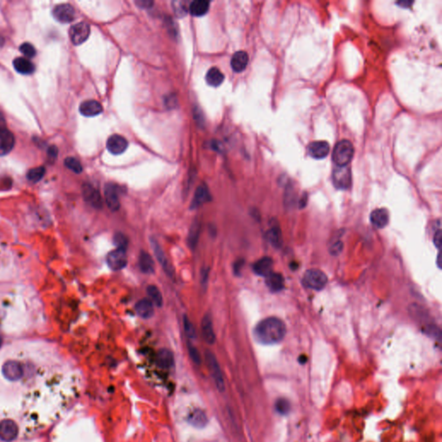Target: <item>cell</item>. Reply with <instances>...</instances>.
Here are the masks:
<instances>
[{
  "label": "cell",
  "instance_id": "cell-1",
  "mask_svg": "<svg viewBox=\"0 0 442 442\" xmlns=\"http://www.w3.org/2000/svg\"><path fill=\"white\" fill-rule=\"evenodd\" d=\"M285 334V323L276 317L266 318L260 321L254 329V336L256 341L263 345L280 342L283 340Z\"/></svg>",
  "mask_w": 442,
  "mask_h": 442
},
{
  "label": "cell",
  "instance_id": "cell-2",
  "mask_svg": "<svg viewBox=\"0 0 442 442\" xmlns=\"http://www.w3.org/2000/svg\"><path fill=\"white\" fill-rule=\"evenodd\" d=\"M354 156V147L349 140H340L333 148V161L338 167L347 166Z\"/></svg>",
  "mask_w": 442,
  "mask_h": 442
},
{
  "label": "cell",
  "instance_id": "cell-3",
  "mask_svg": "<svg viewBox=\"0 0 442 442\" xmlns=\"http://www.w3.org/2000/svg\"><path fill=\"white\" fill-rule=\"evenodd\" d=\"M206 363L209 367V372L211 373L213 379L215 381V385L220 392H224L225 390L224 386V377L221 372V367L219 365L218 360L216 359L215 354L207 351L205 353Z\"/></svg>",
  "mask_w": 442,
  "mask_h": 442
},
{
  "label": "cell",
  "instance_id": "cell-4",
  "mask_svg": "<svg viewBox=\"0 0 442 442\" xmlns=\"http://www.w3.org/2000/svg\"><path fill=\"white\" fill-rule=\"evenodd\" d=\"M302 282L308 288L321 290L327 285V276L321 269H310L305 273Z\"/></svg>",
  "mask_w": 442,
  "mask_h": 442
},
{
  "label": "cell",
  "instance_id": "cell-5",
  "mask_svg": "<svg viewBox=\"0 0 442 442\" xmlns=\"http://www.w3.org/2000/svg\"><path fill=\"white\" fill-rule=\"evenodd\" d=\"M333 185L338 189L346 190L352 185V172L348 166L334 168L332 175Z\"/></svg>",
  "mask_w": 442,
  "mask_h": 442
},
{
  "label": "cell",
  "instance_id": "cell-6",
  "mask_svg": "<svg viewBox=\"0 0 442 442\" xmlns=\"http://www.w3.org/2000/svg\"><path fill=\"white\" fill-rule=\"evenodd\" d=\"M90 31V26L87 22H78L72 26L69 30L71 41L74 45L82 44L89 37Z\"/></svg>",
  "mask_w": 442,
  "mask_h": 442
},
{
  "label": "cell",
  "instance_id": "cell-7",
  "mask_svg": "<svg viewBox=\"0 0 442 442\" xmlns=\"http://www.w3.org/2000/svg\"><path fill=\"white\" fill-rule=\"evenodd\" d=\"M151 244L152 250L154 251L155 256L157 257V261L160 263L161 266L164 268V271L170 277L174 278L175 277V270L170 263V260L168 259V257L164 253V250L160 246V244L157 243V241L154 238H151Z\"/></svg>",
  "mask_w": 442,
  "mask_h": 442
},
{
  "label": "cell",
  "instance_id": "cell-8",
  "mask_svg": "<svg viewBox=\"0 0 442 442\" xmlns=\"http://www.w3.org/2000/svg\"><path fill=\"white\" fill-rule=\"evenodd\" d=\"M106 262L112 270H121L127 264L126 250L116 249L111 251L106 257Z\"/></svg>",
  "mask_w": 442,
  "mask_h": 442
},
{
  "label": "cell",
  "instance_id": "cell-9",
  "mask_svg": "<svg viewBox=\"0 0 442 442\" xmlns=\"http://www.w3.org/2000/svg\"><path fill=\"white\" fill-rule=\"evenodd\" d=\"M82 196L85 202L89 204L93 209H100L102 208V198L100 193L95 188L88 183H85L82 186Z\"/></svg>",
  "mask_w": 442,
  "mask_h": 442
},
{
  "label": "cell",
  "instance_id": "cell-10",
  "mask_svg": "<svg viewBox=\"0 0 442 442\" xmlns=\"http://www.w3.org/2000/svg\"><path fill=\"white\" fill-rule=\"evenodd\" d=\"M53 16L58 22L68 23L74 21L75 17V10L74 7L68 3H61L54 8Z\"/></svg>",
  "mask_w": 442,
  "mask_h": 442
},
{
  "label": "cell",
  "instance_id": "cell-11",
  "mask_svg": "<svg viewBox=\"0 0 442 442\" xmlns=\"http://www.w3.org/2000/svg\"><path fill=\"white\" fill-rule=\"evenodd\" d=\"M19 429L15 422L3 420L0 422V439L3 442H12L18 436Z\"/></svg>",
  "mask_w": 442,
  "mask_h": 442
},
{
  "label": "cell",
  "instance_id": "cell-12",
  "mask_svg": "<svg viewBox=\"0 0 442 442\" xmlns=\"http://www.w3.org/2000/svg\"><path fill=\"white\" fill-rule=\"evenodd\" d=\"M128 147V143L120 135H112L106 142V149L111 154L120 155L124 153Z\"/></svg>",
  "mask_w": 442,
  "mask_h": 442
},
{
  "label": "cell",
  "instance_id": "cell-13",
  "mask_svg": "<svg viewBox=\"0 0 442 442\" xmlns=\"http://www.w3.org/2000/svg\"><path fill=\"white\" fill-rule=\"evenodd\" d=\"M308 154L314 159H323L330 152V145L327 141H314L308 147Z\"/></svg>",
  "mask_w": 442,
  "mask_h": 442
},
{
  "label": "cell",
  "instance_id": "cell-14",
  "mask_svg": "<svg viewBox=\"0 0 442 442\" xmlns=\"http://www.w3.org/2000/svg\"><path fill=\"white\" fill-rule=\"evenodd\" d=\"M15 138L12 133L6 128L0 127V156H6L12 151Z\"/></svg>",
  "mask_w": 442,
  "mask_h": 442
},
{
  "label": "cell",
  "instance_id": "cell-15",
  "mask_svg": "<svg viewBox=\"0 0 442 442\" xmlns=\"http://www.w3.org/2000/svg\"><path fill=\"white\" fill-rule=\"evenodd\" d=\"M105 199L106 205L112 212L118 211L120 208L118 190L114 184L108 183L105 187Z\"/></svg>",
  "mask_w": 442,
  "mask_h": 442
},
{
  "label": "cell",
  "instance_id": "cell-16",
  "mask_svg": "<svg viewBox=\"0 0 442 442\" xmlns=\"http://www.w3.org/2000/svg\"><path fill=\"white\" fill-rule=\"evenodd\" d=\"M102 111L101 104L97 100H86L80 104V112L85 117H95L100 114Z\"/></svg>",
  "mask_w": 442,
  "mask_h": 442
},
{
  "label": "cell",
  "instance_id": "cell-17",
  "mask_svg": "<svg viewBox=\"0 0 442 442\" xmlns=\"http://www.w3.org/2000/svg\"><path fill=\"white\" fill-rule=\"evenodd\" d=\"M272 269L273 261L269 256H264L256 261L253 265L254 272L260 276L267 277L272 273Z\"/></svg>",
  "mask_w": 442,
  "mask_h": 442
},
{
  "label": "cell",
  "instance_id": "cell-18",
  "mask_svg": "<svg viewBox=\"0 0 442 442\" xmlns=\"http://www.w3.org/2000/svg\"><path fill=\"white\" fill-rule=\"evenodd\" d=\"M202 336L206 340V342L211 344V345L215 342L216 337H215L214 326H213V321H212L211 316L209 314H207L202 319Z\"/></svg>",
  "mask_w": 442,
  "mask_h": 442
},
{
  "label": "cell",
  "instance_id": "cell-19",
  "mask_svg": "<svg viewBox=\"0 0 442 442\" xmlns=\"http://www.w3.org/2000/svg\"><path fill=\"white\" fill-rule=\"evenodd\" d=\"M135 310L140 317L149 319L154 314V304L150 299H143L137 302Z\"/></svg>",
  "mask_w": 442,
  "mask_h": 442
},
{
  "label": "cell",
  "instance_id": "cell-20",
  "mask_svg": "<svg viewBox=\"0 0 442 442\" xmlns=\"http://www.w3.org/2000/svg\"><path fill=\"white\" fill-rule=\"evenodd\" d=\"M390 220L389 212L385 209H376L371 214V222L375 227L384 228L387 225Z\"/></svg>",
  "mask_w": 442,
  "mask_h": 442
},
{
  "label": "cell",
  "instance_id": "cell-21",
  "mask_svg": "<svg viewBox=\"0 0 442 442\" xmlns=\"http://www.w3.org/2000/svg\"><path fill=\"white\" fill-rule=\"evenodd\" d=\"M249 62V56L246 52L237 51L231 58V66L235 72L240 73L246 68Z\"/></svg>",
  "mask_w": 442,
  "mask_h": 442
},
{
  "label": "cell",
  "instance_id": "cell-22",
  "mask_svg": "<svg viewBox=\"0 0 442 442\" xmlns=\"http://www.w3.org/2000/svg\"><path fill=\"white\" fill-rule=\"evenodd\" d=\"M211 200V196L209 194V189L205 185H201L196 191L194 196L191 209H197L201 206L203 205L206 202H209Z\"/></svg>",
  "mask_w": 442,
  "mask_h": 442
},
{
  "label": "cell",
  "instance_id": "cell-23",
  "mask_svg": "<svg viewBox=\"0 0 442 442\" xmlns=\"http://www.w3.org/2000/svg\"><path fill=\"white\" fill-rule=\"evenodd\" d=\"M13 67L16 69V72L24 75L32 74L35 72V66L31 61H29L25 58H16L13 61Z\"/></svg>",
  "mask_w": 442,
  "mask_h": 442
},
{
  "label": "cell",
  "instance_id": "cell-24",
  "mask_svg": "<svg viewBox=\"0 0 442 442\" xmlns=\"http://www.w3.org/2000/svg\"><path fill=\"white\" fill-rule=\"evenodd\" d=\"M174 355L173 353L170 352V350L161 349L157 355V365L160 366L161 368L170 369L174 365Z\"/></svg>",
  "mask_w": 442,
  "mask_h": 442
},
{
  "label": "cell",
  "instance_id": "cell-25",
  "mask_svg": "<svg viewBox=\"0 0 442 442\" xmlns=\"http://www.w3.org/2000/svg\"><path fill=\"white\" fill-rule=\"evenodd\" d=\"M224 74L217 67H212L206 75V80L211 87H219L224 81Z\"/></svg>",
  "mask_w": 442,
  "mask_h": 442
},
{
  "label": "cell",
  "instance_id": "cell-26",
  "mask_svg": "<svg viewBox=\"0 0 442 442\" xmlns=\"http://www.w3.org/2000/svg\"><path fill=\"white\" fill-rule=\"evenodd\" d=\"M266 284L271 291H281L284 285V280L281 274L271 273L266 277Z\"/></svg>",
  "mask_w": 442,
  "mask_h": 442
},
{
  "label": "cell",
  "instance_id": "cell-27",
  "mask_svg": "<svg viewBox=\"0 0 442 442\" xmlns=\"http://www.w3.org/2000/svg\"><path fill=\"white\" fill-rule=\"evenodd\" d=\"M209 10V2L205 0H196L189 3V11L193 16H202Z\"/></svg>",
  "mask_w": 442,
  "mask_h": 442
},
{
  "label": "cell",
  "instance_id": "cell-28",
  "mask_svg": "<svg viewBox=\"0 0 442 442\" xmlns=\"http://www.w3.org/2000/svg\"><path fill=\"white\" fill-rule=\"evenodd\" d=\"M139 267L143 272L145 274H151L154 272L155 263L151 255L147 252H141L139 256Z\"/></svg>",
  "mask_w": 442,
  "mask_h": 442
},
{
  "label": "cell",
  "instance_id": "cell-29",
  "mask_svg": "<svg viewBox=\"0 0 442 442\" xmlns=\"http://www.w3.org/2000/svg\"><path fill=\"white\" fill-rule=\"evenodd\" d=\"M266 237L269 243L275 248H280L282 244V231L277 225L270 228L269 231H267Z\"/></svg>",
  "mask_w": 442,
  "mask_h": 442
},
{
  "label": "cell",
  "instance_id": "cell-30",
  "mask_svg": "<svg viewBox=\"0 0 442 442\" xmlns=\"http://www.w3.org/2000/svg\"><path fill=\"white\" fill-rule=\"evenodd\" d=\"M200 234H201V223L198 220H196L193 222L192 225L189 230L188 241H189V245L190 248H192V249L196 248L198 241H199Z\"/></svg>",
  "mask_w": 442,
  "mask_h": 442
},
{
  "label": "cell",
  "instance_id": "cell-31",
  "mask_svg": "<svg viewBox=\"0 0 442 442\" xmlns=\"http://www.w3.org/2000/svg\"><path fill=\"white\" fill-rule=\"evenodd\" d=\"M189 423L196 428H203L208 423V418L202 410H196L189 415Z\"/></svg>",
  "mask_w": 442,
  "mask_h": 442
},
{
  "label": "cell",
  "instance_id": "cell-32",
  "mask_svg": "<svg viewBox=\"0 0 442 442\" xmlns=\"http://www.w3.org/2000/svg\"><path fill=\"white\" fill-rule=\"evenodd\" d=\"M147 293L150 296V300L152 301L153 304L156 305L157 307H162L164 301H163V296L161 294L159 288L157 286L150 285L147 288Z\"/></svg>",
  "mask_w": 442,
  "mask_h": 442
},
{
  "label": "cell",
  "instance_id": "cell-33",
  "mask_svg": "<svg viewBox=\"0 0 442 442\" xmlns=\"http://www.w3.org/2000/svg\"><path fill=\"white\" fill-rule=\"evenodd\" d=\"M45 172H46V170H45L44 167L34 168L28 171L27 179L33 183H38L39 181H41L44 177Z\"/></svg>",
  "mask_w": 442,
  "mask_h": 442
},
{
  "label": "cell",
  "instance_id": "cell-34",
  "mask_svg": "<svg viewBox=\"0 0 442 442\" xmlns=\"http://www.w3.org/2000/svg\"><path fill=\"white\" fill-rule=\"evenodd\" d=\"M173 10L176 15L178 16H186L188 10H189V5H187L185 1H174L172 2Z\"/></svg>",
  "mask_w": 442,
  "mask_h": 442
},
{
  "label": "cell",
  "instance_id": "cell-35",
  "mask_svg": "<svg viewBox=\"0 0 442 442\" xmlns=\"http://www.w3.org/2000/svg\"><path fill=\"white\" fill-rule=\"evenodd\" d=\"M64 164L67 169L74 171V173L80 174L83 170L81 164L74 157H67L65 159Z\"/></svg>",
  "mask_w": 442,
  "mask_h": 442
},
{
  "label": "cell",
  "instance_id": "cell-36",
  "mask_svg": "<svg viewBox=\"0 0 442 442\" xmlns=\"http://www.w3.org/2000/svg\"><path fill=\"white\" fill-rule=\"evenodd\" d=\"M276 410L280 415L285 416L289 413L290 404L285 398H279L276 402Z\"/></svg>",
  "mask_w": 442,
  "mask_h": 442
},
{
  "label": "cell",
  "instance_id": "cell-37",
  "mask_svg": "<svg viewBox=\"0 0 442 442\" xmlns=\"http://www.w3.org/2000/svg\"><path fill=\"white\" fill-rule=\"evenodd\" d=\"M114 243L117 246V249H121V250H126L127 245H128V239L125 234L121 232H117L114 235Z\"/></svg>",
  "mask_w": 442,
  "mask_h": 442
},
{
  "label": "cell",
  "instance_id": "cell-38",
  "mask_svg": "<svg viewBox=\"0 0 442 442\" xmlns=\"http://www.w3.org/2000/svg\"><path fill=\"white\" fill-rule=\"evenodd\" d=\"M20 51L22 55H25L26 57L33 58L36 55L35 48L32 44H30L29 42H24L20 46Z\"/></svg>",
  "mask_w": 442,
  "mask_h": 442
},
{
  "label": "cell",
  "instance_id": "cell-39",
  "mask_svg": "<svg viewBox=\"0 0 442 442\" xmlns=\"http://www.w3.org/2000/svg\"><path fill=\"white\" fill-rule=\"evenodd\" d=\"M183 321H184L183 323H184V329H185L187 336L190 338V339L196 338V330H195V327L193 326L192 322L189 321V318L187 317V316L184 317Z\"/></svg>",
  "mask_w": 442,
  "mask_h": 442
},
{
  "label": "cell",
  "instance_id": "cell-40",
  "mask_svg": "<svg viewBox=\"0 0 442 442\" xmlns=\"http://www.w3.org/2000/svg\"><path fill=\"white\" fill-rule=\"evenodd\" d=\"M189 352L190 358L192 359L193 361L196 363V364L200 365L201 362H202V358H201V355H200L198 350L196 349V347L192 346L191 344H190V345L189 344Z\"/></svg>",
  "mask_w": 442,
  "mask_h": 442
},
{
  "label": "cell",
  "instance_id": "cell-41",
  "mask_svg": "<svg viewBox=\"0 0 442 442\" xmlns=\"http://www.w3.org/2000/svg\"><path fill=\"white\" fill-rule=\"evenodd\" d=\"M343 249V243L340 241H337L336 243H333L331 245L330 252L333 255H339Z\"/></svg>",
  "mask_w": 442,
  "mask_h": 442
},
{
  "label": "cell",
  "instance_id": "cell-42",
  "mask_svg": "<svg viewBox=\"0 0 442 442\" xmlns=\"http://www.w3.org/2000/svg\"><path fill=\"white\" fill-rule=\"evenodd\" d=\"M57 155L58 149L56 146H55V145H52V146L48 148V157L49 159H51V160H55L56 157H57Z\"/></svg>",
  "mask_w": 442,
  "mask_h": 442
},
{
  "label": "cell",
  "instance_id": "cell-43",
  "mask_svg": "<svg viewBox=\"0 0 442 442\" xmlns=\"http://www.w3.org/2000/svg\"><path fill=\"white\" fill-rule=\"evenodd\" d=\"M442 231L439 230V231H437L435 234V236H434V243H435V245H436L437 248H440L441 245H442Z\"/></svg>",
  "mask_w": 442,
  "mask_h": 442
},
{
  "label": "cell",
  "instance_id": "cell-44",
  "mask_svg": "<svg viewBox=\"0 0 442 442\" xmlns=\"http://www.w3.org/2000/svg\"><path fill=\"white\" fill-rule=\"evenodd\" d=\"M136 3L141 8H150L153 4V2L146 1V0H139V1H137Z\"/></svg>",
  "mask_w": 442,
  "mask_h": 442
},
{
  "label": "cell",
  "instance_id": "cell-45",
  "mask_svg": "<svg viewBox=\"0 0 442 442\" xmlns=\"http://www.w3.org/2000/svg\"><path fill=\"white\" fill-rule=\"evenodd\" d=\"M412 3H413V1H400V2H398V5L403 7V8H409Z\"/></svg>",
  "mask_w": 442,
  "mask_h": 442
},
{
  "label": "cell",
  "instance_id": "cell-46",
  "mask_svg": "<svg viewBox=\"0 0 442 442\" xmlns=\"http://www.w3.org/2000/svg\"><path fill=\"white\" fill-rule=\"evenodd\" d=\"M307 195H303L302 196V198H301V201H300V208L302 209V208H304L305 206H306V203H307Z\"/></svg>",
  "mask_w": 442,
  "mask_h": 442
},
{
  "label": "cell",
  "instance_id": "cell-47",
  "mask_svg": "<svg viewBox=\"0 0 442 442\" xmlns=\"http://www.w3.org/2000/svg\"><path fill=\"white\" fill-rule=\"evenodd\" d=\"M437 259H438L437 260V264H438V267H440V268H441V267H442V263H441V261H442V259H441V253L438 254V258H437Z\"/></svg>",
  "mask_w": 442,
  "mask_h": 442
},
{
  "label": "cell",
  "instance_id": "cell-48",
  "mask_svg": "<svg viewBox=\"0 0 442 442\" xmlns=\"http://www.w3.org/2000/svg\"><path fill=\"white\" fill-rule=\"evenodd\" d=\"M300 361H301V364L306 362V361H307L306 357H305V356H301V358H300Z\"/></svg>",
  "mask_w": 442,
  "mask_h": 442
},
{
  "label": "cell",
  "instance_id": "cell-49",
  "mask_svg": "<svg viewBox=\"0 0 442 442\" xmlns=\"http://www.w3.org/2000/svg\"><path fill=\"white\" fill-rule=\"evenodd\" d=\"M1 345H2V339L0 338V346H1Z\"/></svg>",
  "mask_w": 442,
  "mask_h": 442
}]
</instances>
